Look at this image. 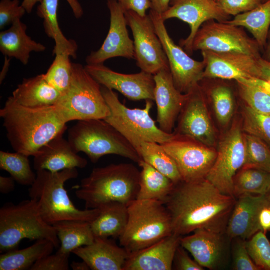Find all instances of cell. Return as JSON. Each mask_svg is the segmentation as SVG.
Returning a JSON list of instances; mask_svg holds the SVG:
<instances>
[{"mask_svg":"<svg viewBox=\"0 0 270 270\" xmlns=\"http://www.w3.org/2000/svg\"><path fill=\"white\" fill-rule=\"evenodd\" d=\"M236 201L204 178L175 184L164 204L173 233L184 236L201 228L226 233Z\"/></svg>","mask_w":270,"mask_h":270,"instance_id":"obj_1","label":"cell"},{"mask_svg":"<svg viewBox=\"0 0 270 270\" xmlns=\"http://www.w3.org/2000/svg\"><path fill=\"white\" fill-rule=\"evenodd\" d=\"M0 116L12 149L28 156H34L67 130L68 122L56 105L28 108L18 104L12 96L0 110Z\"/></svg>","mask_w":270,"mask_h":270,"instance_id":"obj_2","label":"cell"},{"mask_svg":"<svg viewBox=\"0 0 270 270\" xmlns=\"http://www.w3.org/2000/svg\"><path fill=\"white\" fill-rule=\"evenodd\" d=\"M140 172L131 164H111L94 168L81 180L76 192L86 209L98 208L111 202L128 205L136 199Z\"/></svg>","mask_w":270,"mask_h":270,"instance_id":"obj_3","label":"cell"},{"mask_svg":"<svg viewBox=\"0 0 270 270\" xmlns=\"http://www.w3.org/2000/svg\"><path fill=\"white\" fill-rule=\"evenodd\" d=\"M36 174V180L28 190L29 196L36 201L40 212L48 224L54 225L68 220L90 223L96 218L98 208L78 209L64 188L66 182L78 176L77 168L56 172L40 170Z\"/></svg>","mask_w":270,"mask_h":270,"instance_id":"obj_4","label":"cell"},{"mask_svg":"<svg viewBox=\"0 0 270 270\" xmlns=\"http://www.w3.org/2000/svg\"><path fill=\"white\" fill-rule=\"evenodd\" d=\"M128 221L119 238L129 254L146 248L173 233L170 215L164 202L135 200L128 206Z\"/></svg>","mask_w":270,"mask_h":270,"instance_id":"obj_5","label":"cell"},{"mask_svg":"<svg viewBox=\"0 0 270 270\" xmlns=\"http://www.w3.org/2000/svg\"><path fill=\"white\" fill-rule=\"evenodd\" d=\"M24 239H46L56 248L60 246L54 228L42 218L36 201L32 199L18 204H6L0 209V252L18 249Z\"/></svg>","mask_w":270,"mask_h":270,"instance_id":"obj_6","label":"cell"},{"mask_svg":"<svg viewBox=\"0 0 270 270\" xmlns=\"http://www.w3.org/2000/svg\"><path fill=\"white\" fill-rule=\"evenodd\" d=\"M68 135L74 150L86 154L92 163L109 154L120 156L138 164L142 160L128 140L104 120L78 121L70 129Z\"/></svg>","mask_w":270,"mask_h":270,"instance_id":"obj_7","label":"cell"},{"mask_svg":"<svg viewBox=\"0 0 270 270\" xmlns=\"http://www.w3.org/2000/svg\"><path fill=\"white\" fill-rule=\"evenodd\" d=\"M102 91L110 110L104 120L120 132L137 152L144 142L162 144L172 138L174 132L162 131L150 116L152 100H146L144 108H130L120 100L114 90L102 86Z\"/></svg>","mask_w":270,"mask_h":270,"instance_id":"obj_8","label":"cell"},{"mask_svg":"<svg viewBox=\"0 0 270 270\" xmlns=\"http://www.w3.org/2000/svg\"><path fill=\"white\" fill-rule=\"evenodd\" d=\"M56 105L67 122L104 120L110 114L102 93V86L80 64L72 63L70 86Z\"/></svg>","mask_w":270,"mask_h":270,"instance_id":"obj_9","label":"cell"},{"mask_svg":"<svg viewBox=\"0 0 270 270\" xmlns=\"http://www.w3.org/2000/svg\"><path fill=\"white\" fill-rule=\"evenodd\" d=\"M192 50L240 52L262 58L256 41L242 28L215 20L206 22L202 26L194 40Z\"/></svg>","mask_w":270,"mask_h":270,"instance_id":"obj_10","label":"cell"},{"mask_svg":"<svg viewBox=\"0 0 270 270\" xmlns=\"http://www.w3.org/2000/svg\"><path fill=\"white\" fill-rule=\"evenodd\" d=\"M216 150V158L206 179L222 193L234 196V179L244 166L246 159L244 132L240 124L232 125L220 141Z\"/></svg>","mask_w":270,"mask_h":270,"instance_id":"obj_11","label":"cell"},{"mask_svg":"<svg viewBox=\"0 0 270 270\" xmlns=\"http://www.w3.org/2000/svg\"><path fill=\"white\" fill-rule=\"evenodd\" d=\"M176 162L182 180L206 178L217 156V150L194 140L174 132L172 138L161 144Z\"/></svg>","mask_w":270,"mask_h":270,"instance_id":"obj_12","label":"cell"},{"mask_svg":"<svg viewBox=\"0 0 270 270\" xmlns=\"http://www.w3.org/2000/svg\"><path fill=\"white\" fill-rule=\"evenodd\" d=\"M124 14L134 36L137 66L142 71L153 75L170 69L166 55L150 15L142 16L131 10L124 11Z\"/></svg>","mask_w":270,"mask_h":270,"instance_id":"obj_13","label":"cell"},{"mask_svg":"<svg viewBox=\"0 0 270 270\" xmlns=\"http://www.w3.org/2000/svg\"><path fill=\"white\" fill-rule=\"evenodd\" d=\"M149 15L166 55L174 84L182 93L187 94L202 79L206 64L191 58L174 42L160 14L150 10Z\"/></svg>","mask_w":270,"mask_h":270,"instance_id":"obj_14","label":"cell"},{"mask_svg":"<svg viewBox=\"0 0 270 270\" xmlns=\"http://www.w3.org/2000/svg\"><path fill=\"white\" fill-rule=\"evenodd\" d=\"M186 94L175 134L192 138L207 146L216 144V134L206 108V96L198 84Z\"/></svg>","mask_w":270,"mask_h":270,"instance_id":"obj_15","label":"cell"},{"mask_svg":"<svg viewBox=\"0 0 270 270\" xmlns=\"http://www.w3.org/2000/svg\"><path fill=\"white\" fill-rule=\"evenodd\" d=\"M161 16L164 21L178 18L188 24L190 32L180 41L181 47L188 54H192L194 40L204 22L210 20L226 22L230 17L215 0H172L168 9Z\"/></svg>","mask_w":270,"mask_h":270,"instance_id":"obj_16","label":"cell"},{"mask_svg":"<svg viewBox=\"0 0 270 270\" xmlns=\"http://www.w3.org/2000/svg\"><path fill=\"white\" fill-rule=\"evenodd\" d=\"M201 52L202 60L206 64L202 78H219L236 82L253 78L260 79V58L240 52Z\"/></svg>","mask_w":270,"mask_h":270,"instance_id":"obj_17","label":"cell"},{"mask_svg":"<svg viewBox=\"0 0 270 270\" xmlns=\"http://www.w3.org/2000/svg\"><path fill=\"white\" fill-rule=\"evenodd\" d=\"M86 70L102 86L116 90L132 100H154V75L141 71L135 74L114 72L104 64H87Z\"/></svg>","mask_w":270,"mask_h":270,"instance_id":"obj_18","label":"cell"},{"mask_svg":"<svg viewBox=\"0 0 270 270\" xmlns=\"http://www.w3.org/2000/svg\"><path fill=\"white\" fill-rule=\"evenodd\" d=\"M107 5L110 12L108 33L100 48L86 57L87 64H104L116 57L134 59V41L129 36L124 10L115 0H108Z\"/></svg>","mask_w":270,"mask_h":270,"instance_id":"obj_19","label":"cell"},{"mask_svg":"<svg viewBox=\"0 0 270 270\" xmlns=\"http://www.w3.org/2000/svg\"><path fill=\"white\" fill-rule=\"evenodd\" d=\"M192 233L182 237L180 246L204 268L212 270L224 266L228 258V242L232 240L226 232L201 228Z\"/></svg>","mask_w":270,"mask_h":270,"instance_id":"obj_20","label":"cell"},{"mask_svg":"<svg viewBox=\"0 0 270 270\" xmlns=\"http://www.w3.org/2000/svg\"><path fill=\"white\" fill-rule=\"evenodd\" d=\"M270 206V200L266 195L246 194L236 198L228 220L226 234L232 240L240 238L248 240L262 230L259 215L266 207Z\"/></svg>","mask_w":270,"mask_h":270,"instance_id":"obj_21","label":"cell"},{"mask_svg":"<svg viewBox=\"0 0 270 270\" xmlns=\"http://www.w3.org/2000/svg\"><path fill=\"white\" fill-rule=\"evenodd\" d=\"M154 100L157 106V122L164 132L172 134L175 122L184 104L186 94L176 87L170 69L154 75Z\"/></svg>","mask_w":270,"mask_h":270,"instance_id":"obj_22","label":"cell"},{"mask_svg":"<svg viewBox=\"0 0 270 270\" xmlns=\"http://www.w3.org/2000/svg\"><path fill=\"white\" fill-rule=\"evenodd\" d=\"M182 236L172 233L154 244L130 254L124 270H172Z\"/></svg>","mask_w":270,"mask_h":270,"instance_id":"obj_23","label":"cell"},{"mask_svg":"<svg viewBox=\"0 0 270 270\" xmlns=\"http://www.w3.org/2000/svg\"><path fill=\"white\" fill-rule=\"evenodd\" d=\"M63 135L50 140L34 156V168L36 171L56 172L68 169L84 168L87 166V160L78 155Z\"/></svg>","mask_w":270,"mask_h":270,"instance_id":"obj_24","label":"cell"},{"mask_svg":"<svg viewBox=\"0 0 270 270\" xmlns=\"http://www.w3.org/2000/svg\"><path fill=\"white\" fill-rule=\"evenodd\" d=\"M92 270H124L130 254L108 238L95 237L90 244L80 247L72 252Z\"/></svg>","mask_w":270,"mask_h":270,"instance_id":"obj_25","label":"cell"},{"mask_svg":"<svg viewBox=\"0 0 270 270\" xmlns=\"http://www.w3.org/2000/svg\"><path fill=\"white\" fill-rule=\"evenodd\" d=\"M59 0H42L38 7L37 14L44 19L45 32L52 38L56 45L54 50V54H67L74 58H76L78 45L75 41L68 40L64 35L60 28L58 20V10ZM70 5L76 18H80L83 9L77 0H66Z\"/></svg>","mask_w":270,"mask_h":270,"instance_id":"obj_26","label":"cell"},{"mask_svg":"<svg viewBox=\"0 0 270 270\" xmlns=\"http://www.w3.org/2000/svg\"><path fill=\"white\" fill-rule=\"evenodd\" d=\"M27 26L20 20L0 32V51L6 56L19 60L27 65L32 52H42L46 47L32 40L26 34Z\"/></svg>","mask_w":270,"mask_h":270,"instance_id":"obj_27","label":"cell"},{"mask_svg":"<svg viewBox=\"0 0 270 270\" xmlns=\"http://www.w3.org/2000/svg\"><path fill=\"white\" fill-rule=\"evenodd\" d=\"M62 94L46 80L44 74L24 78L12 92L20 104L28 108H43L56 105Z\"/></svg>","mask_w":270,"mask_h":270,"instance_id":"obj_28","label":"cell"},{"mask_svg":"<svg viewBox=\"0 0 270 270\" xmlns=\"http://www.w3.org/2000/svg\"><path fill=\"white\" fill-rule=\"evenodd\" d=\"M128 206L120 202H111L98 208L97 216L90 223L94 236L119 238L127 225Z\"/></svg>","mask_w":270,"mask_h":270,"instance_id":"obj_29","label":"cell"},{"mask_svg":"<svg viewBox=\"0 0 270 270\" xmlns=\"http://www.w3.org/2000/svg\"><path fill=\"white\" fill-rule=\"evenodd\" d=\"M201 80L204 84H199L212 102L218 122L222 126H226L231 122L235 110L233 88L224 80L204 78Z\"/></svg>","mask_w":270,"mask_h":270,"instance_id":"obj_30","label":"cell"},{"mask_svg":"<svg viewBox=\"0 0 270 270\" xmlns=\"http://www.w3.org/2000/svg\"><path fill=\"white\" fill-rule=\"evenodd\" d=\"M54 248L52 242L42 239L26 248L2 253L0 256V270H30L38 261L52 254Z\"/></svg>","mask_w":270,"mask_h":270,"instance_id":"obj_31","label":"cell"},{"mask_svg":"<svg viewBox=\"0 0 270 270\" xmlns=\"http://www.w3.org/2000/svg\"><path fill=\"white\" fill-rule=\"evenodd\" d=\"M138 164L142 170L136 199L164 202L173 190L174 183L143 160H140Z\"/></svg>","mask_w":270,"mask_h":270,"instance_id":"obj_32","label":"cell"},{"mask_svg":"<svg viewBox=\"0 0 270 270\" xmlns=\"http://www.w3.org/2000/svg\"><path fill=\"white\" fill-rule=\"evenodd\" d=\"M60 241L58 250L70 254L76 249L92 244L95 240L90 222L68 220L52 225Z\"/></svg>","mask_w":270,"mask_h":270,"instance_id":"obj_33","label":"cell"},{"mask_svg":"<svg viewBox=\"0 0 270 270\" xmlns=\"http://www.w3.org/2000/svg\"><path fill=\"white\" fill-rule=\"evenodd\" d=\"M224 22L248 29L262 51L266 46L270 26V0Z\"/></svg>","mask_w":270,"mask_h":270,"instance_id":"obj_34","label":"cell"},{"mask_svg":"<svg viewBox=\"0 0 270 270\" xmlns=\"http://www.w3.org/2000/svg\"><path fill=\"white\" fill-rule=\"evenodd\" d=\"M138 152L142 160L168 176L175 184L182 181L176 162L161 144L152 142H144Z\"/></svg>","mask_w":270,"mask_h":270,"instance_id":"obj_35","label":"cell"},{"mask_svg":"<svg viewBox=\"0 0 270 270\" xmlns=\"http://www.w3.org/2000/svg\"><path fill=\"white\" fill-rule=\"evenodd\" d=\"M240 98L254 110L270 114V84L253 78L236 82Z\"/></svg>","mask_w":270,"mask_h":270,"instance_id":"obj_36","label":"cell"},{"mask_svg":"<svg viewBox=\"0 0 270 270\" xmlns=\"http://www.w3.org/2000/svg\"><path fill=\"white\" fill-rule=\"evenodd\" d=\"M270 188V173L261 170L242 168L234 179V196L246 194L266 195Z\"/></svg>","mask_w":270,"mask_h":270,"instance_id":"obj_37","label":"cell"},{"mask_svg":"<svg viewBox=\"0 0 270 270\" xmlns=\"http://www.w3.org/2000/svg\"><path fill=\"white\" fill-rule=\"evenodd\" d=\"M28 156L16 152L0 151V168L8 172L20 185L31 186L35 182L36 174L32 171Z\"/></svg>","mask_w":270,"mask_h":270,"instance_id":"obj_38","label":"cell"},{"mask_svg":"<svg viewBox=\"0 0 270 270\" xmlns=\"http://www.w3.org/2000/svg\"><path fill=\"white\" fill-rule=\"evenodd\" d=\"M244 139L246 159L243 167L256 168L270 173V148L260 139L244 132Z\"/></svg>","mask_w":270,"mask_h":270,"instance_id":"obj_39","label":"cell"},{"mask_svg":"<svg viewBox=\"0 0 270 270\" xmlns=\"http://www.w3.org/2000/svg\"><path fill=\"white\" fill-rule=\"evenodd\" d=\"M242 116L243 132L260 139L270 148V114L256 112L244 104Z\"/></svg>","mask_w":270,"mask_h":270,"instance_id":"obj_40","label":"cell"},{"mask_svg":"<svg viewBox=\"0 0 270 270\" xmlns=\"http://www.w3.org/2000/svg\"><path fill=\"white\" fill-rule=\"evenodd\" d=\"M67 54H58L44 76L47 82L62 94L68 88L72 78V63Z\"/></svg>","mask_w":270,"mask_h":270,"instance_id":"obj_41","label":"cell"},{"mask_svg":"<svg viewBox=\"0 0 270 270\" xmlns=\"http://www.w3.org/2000/svg\"><path fill=\"white\" fill-rule=\"evenodd\" d=\"M266 234L260 230L246 241L249 255L260 270H270V241Z\"/></svg>","mask_w":270,"mask_h":270,"instance_id":"obj_42","label":"cell"},{"mask_svg":"<svg viewBox=\"0 0 270 270\" xmlns=\"http://www.w3.org/2000/svg\"><path fill=\"white\" fill-rule=\"evenodd\" d=\"M232 269L234 270H260L252 260L248 252L246 241L240 238L232 239Z\"/></svg>","mask_w":270,"mask_h":270,"instance_id":"obj_43","label":"cell"},{"mask_svg":"<svg viewBox=\"0 0 270 270\" xmlns=\"http://www.w3.org/2000/svg\"><path fill=\"white\" fill-rule=\"evenodd\" d=\"M26 12L24 8L20 6V0H1L0 2V29L12 24L20 20Z\"/></svg>","mask_w":270,"mask_h":270,"instance_id":"obj_44","label":"cell"},{"mask_svg":"<svg viewBox=\"0 0 270 270\" xmlns=\"http://www.w3.org/2000/svg\"><path fill=\"white\" fill-rule=\"evenodd\" d=\"M70 254L58 250L54 254H49L38 261L30 270H68Z\"/></svg>","mask_w":270,"mask_h":270,"instance_id":"obj_45","label":"cell"},{"mask_svg":"<svg viewBox=\"0 0 270 270\" xmlns=\"http://www.w3.org/2000/svg\"><path fill=\"white\" fill-rule=\"evenodd\" d=\"M216 2L226 14L234 16L251 11L262 3V0H218Z\"/></svg>","mask_w":270,"mask_h":270,"instance_id":"obj_46","label":"cell"},{"mask_svg":"<svg viewBox=\"0 0 270 270\" xmlns=\"http://www.w3.org/2000/svg\"><path fill=\"white\" fill-rule=\"evenodd\" d=\"M180 245L176 252L172 269L178 270H203L204 268L200 266L194 260H192Z\"/></svg>","mask_w":270,"mask_h":270,"instance_id":"obj_47","label":"cell"},{"mask_svg":"<svg viewBox=\"0 0 270 270\" xmlns=\"http://www.w3.org/2000/svg\"><path fill=\"white\" fill-rule=\"evenodd\" d=\"M122 6L124 11L131 10L140 16H145L147 10L152 8L150 0H115Z\"/></svg>","mask_w":270,"mask_h":270,"instance_id":"obj_48","label":"cell"},{"mask_svg":"<svg viewBox=\"0 0 270 270\" xmlns=\"http://www.w3.org/2000/svg\"><path fill=\"white\" fill-rule=\"evenodd\" d=\"M259 223L262 229L265 233L270 231V209L269 207L264 208L259 215Z\"/></svg>","mask_w":270,"mask_h":270,"instance_id":"obj_49","label":"cell"},{"mask_svg":"<svg viewBox=\"0 0 270 270\" xmlns=\"http://www.w3.org/2000/svg\"><path fill=\"white\" fill-rule=\"evenodd\" d=\"M14 181L12 176H0V192L3 194L12 192L15 188Z\"/></svg>","mask_w":270,"mask_h":270,"instance_id":"obj_50","label":"cell"},{"mask_svg":"<svg viewBox=\"0 0 270 270\" xmlns=\"http://www.w3.org/2000/svg\"><path fill=\"white\" fill-rule=\"evenodd\" d=\"M172 0H150L151 10L162 15L169 8Z\"/></svg>","mask_w":270,"mask_h":270,"instance_id":"obj_51","label":"cell"},{"mask_svg":"<svg viewBox=\"0 0 270 270\" xmlns=\"http://www.w3.org/2000/svg\"><path fill=\"white\" fill-rule=\"evenodd\" d=\"M260 64L261 70L260 79L270 84V62L262 58L260 60Z\"/></svg>","mask_w":270,"mask_h":270,"instance_id":"obj_52","label":"cell"},{"mask_svg":"<svg viewBox=\"0 0 270 270\" xmlns=\"http://www.w3.org/2000/svg\"><path fill=\"white\" fill-rule=\"evenodd\" d=\"M42 0H24L22 6L24 8L26 12L31 13L34 7L38 3H40Z\"/></svg>","mask_w":270,"mask_h":270,"instance_id":"obj_53","label":"cell"},{"mask_svg":"<svg viewBox=\"0 0 270 270\" xmlns=\"http://www.w3.org/2000/svg\"><path fill=\"white\" fill-rule=\"evenodd\" d=\"M70 267L73 270H90L88 264L84 260H82V262H73L70 264Z\"/></svg>","mask_w":270,"mask_h":270,"instance_id":"obj_54","label":"cell"},{"mask_svg":"<svg viewBox=\"0 0 270 270\" xmlns=\"http://www.w3.org/2000/svg\"><path fill=\"white\" fill-rule=\"evenodd\" d=\"M262 58L270 62V33L268 34L266 46Z\"/></svg>","mask_w":270,"mask_h":270,"instance_id":"obj_55","label":"cell"},{"mask_svg":"<svg viewBox=\"0 0 270 270\" xmlns=\"http://www.w3.org/2000/svg\"><path fill=\"white\" fill-rule=\"evenodd\" d=\"M10 59H8V57L6 56V62H5L4 68L2 70V72L0 74V84L2 82L3 80H4L6 76L7 72L8 70V68L10 66Z\"/></svg>","mask_w":270,"mask_h":270,"instance_id":"obj_56","label":"cell"},{"mask_svg":"<svg viewBox=\"0 0 270 270\" xmlns=\"http://www.w3.org/2000/svg\"><path fill=\"white\" fill-rule=\"evenodd\" d=\"M266 196L268 198V200H270V188L268 192V194H266Z\"/></svg>","mask_w":270,"mask_h":270,"instance_id":"obj_57","label":"cell"},{"mask_svg":"<svg viewBox=\"0 0 270 270\" xmlns=\"http://www.w3.org/2000/svg\"><path fill=\"white\" fill-rule=\"evenodd\" d=\"M267 0H262V2H266Z\"/></svg>","mask_w":270,"mask_h":270,"instance_id":"obj_58","label":"cell"},{"mask_svg":"<svg viewBox=\"0 0 270 270\" xmlns=\"http://www.w3.org/2000/svg\"><path fill=\"white\" fill-rule=\"evenodd\" d=\"M216 2L218 0H215Z\"/></svg>","mask_w":270,"mask_h":270,"instance_id":"obj_59","label":"cell"},{"mask_svg":"<svg viewBox=\"0 0 270 270\" xmlns=\"http://www.w3.org/2000/svg\"></svg>","mask_w":270,"mask_h":270,"instance_id":"obj_60","label":"cell"}]
</instances>
